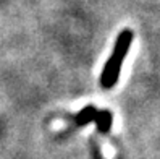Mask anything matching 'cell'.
Instances as JSON below:
<instances>
[{"mask_svg": "<svg viewBox=\"0 0 160 159\" xmlns=\"http://www.w3.org/2000/svg\"><path fill=\"white\" fill-rule=\"evenodd\" d=\"M112 122H113V117H112V112L110 110H97L96 117H94V124L97 125V130L100 133H107L108 130L112 128Z\"/></svg>", "mask_w": 160, "mask_h": 159, "instance_id": "obj_2", "label": "cell"}, {"mask_svg": "<svg viewBox=\"0 0 160 159\" xmlns=\"http://www.w3.org/2000/svg\"><path fill=\"white\" fill-rule=\"evenodd\" d=\"M133 39H134L133 29L125 28L123 31H120L117 41H115V45H113V50H112L108 60L103 65V70L100 75V86L102 88L112 89L118 83L120 73H121V65H123L125 57L128 55V52L131 49Z\"/></svg>", "mask_w": 160, "mask_h": 159, "instance_id": "obj_1", "label": "cell"}, {"mask_svg": "<svg viewBox=\"0 0 160 159\" xmlns=\"http://www.w3.org/2000/svg\"><path fill=\"white\" fill-rule=\"evenodd\" d=\"M97 114V107L96 106H86L84 109H81L78 112L76 119H74V124H76L78 127H82V125H88L91 122H94V117H96Z\"/></svg>", "mask_w": 160, "mask_h": 159, "instance_id": "obj_3", "label": "cell"}]
</instances>
